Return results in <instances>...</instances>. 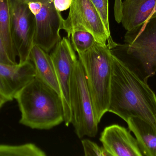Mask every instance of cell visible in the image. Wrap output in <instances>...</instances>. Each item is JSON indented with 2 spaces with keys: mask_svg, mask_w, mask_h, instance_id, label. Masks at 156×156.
Returning <instances> with one entry per match:
<instances>
[{
  "mask_svg": "<svg viewBox=\"0 0 156 156\" xmlns=\"http://www.w3.org/2000/svg\"><path fill=\"white\" fill-rule=\"evenodd\" d=\"M155 13L156 0H125L121 23L126 31H130L143 24Z\"/></svg>",
  "mask_w": 156,
  "mask_h": 156,
  "instance_id": "7c38bea8",
  "label": "cell"
},
{
  "mask_svg": "<svg viewBox=\"0 0 156 156\" xmlns=\"http://www.w3.org/2000/svg\"><path fill=\"white\" fill-rule=\"evenodd\" d=\"M0 35L12 61L16 64L17 53L11 36L9 0H0Z\"/></svg>",
  "mask_w": 156,
  "mask_h": 156,
  "instance_id": "9a60e30c",
  "label": "cell"
},
{
  "mask_svg": "<svg viewBox=\"0 0 156 156\" xmlns=\"http://www.w3.org/2000/svg\"><path fill=\"white\" fill-rule=\"evenodd\" d=\"M101 17L107 34L112 38L109 21V3L108 0H90Z\"/></svg>",
  "mask_w": 156,
  "mask_h": 156,
  "instance_id": "ac0fdd59",
  "label": "cell"
},
{
  "mask_svg": "<svg viewBox=\"0 0 156 156\" xmlns=\"http://www.w3.org/2000/svg\"><path fill=\"white\" fill-rule=\"evenodd\" d=\"M126 123L135 136L143 156H156V128L137 117H132Z\"/></svg>",
  "mask_w": 156,
  "mask_h": 156,
  "instance_id": "5bb4252c",
  "label": "cell"
},
{
  "mask_svg": "<svg viewBox=\"0 0 156 156\" xmlns=\"http://www.w3.org/2000/svg\"><path fill=\"white\" fill-rule=\"evenodd\" d=\"M0 62L9 65H17L15 64L9 56L5 46L2 39L0 35Z\"/></svg>",
  "mask_w": 156,
  "mask_h": 156,
  "instance_id": "ffe728a7",
  "label": "cell"
},
{
  "mask_svg": "<svg viewBox=\"0 0 156 156\" xmlns=\"http://www.w3.org/2000/svg\"><path fill=\"white\" fill-rule=\"evenodd\" d=\"M71 123L79 138L94 137L98 133L99 124L94 116L90 93L83 67L78 60L74 68L70 87Z\"/></svg>",
  "mask_w": 156,
  "mask_h": 156,
  "instance_id": "5b68a950",
  "label": "cell"
},
{
  "mask_svg": "<svg viewBox=\"0 0 156 156\" xmlns=\"http://www.w3.org/2000/svg\"><path fill=\"white\" fill-rule=\"evenodd\" d=\"M84 155L86 156H111L103 147H100L89 139L81 141Z\"/></svg>",
  "mask_w": 156,
  "mask_h": 156,
  "instance_id": "d6986e66",
  "label": "cell"
},
{
  "mask_svg": "<svg viewBox=\"0 0 156 156\" xmlns=\"http://www.w3.org/2000/svg\"><path fill=\"white\" fill-rule=\"evenodd\" d=\"M62 29L70 38L71 33L84 30L92 34L97 42L107 45L111 49L118 44L110 38L102 21L90 0H72L68 16L63 22Z\"/></svg>",
  "mask_w": 156,
  "mask_h": 156,
  "instance_id": "ba28073f",
  "label": "cell"
},
{
  "mask_svg": "<svg viewBox=\"0 0 156 156\" xmlns=\"http://www.w3.org/2000/svg\"><path fill=\"white\" fill-rule=\"evenodd\" d=\"M122 0L115 1L114 16L115 20L118 24L122 22Z\"/></svg>",
  "mask_w": 156,
  "mask_h": 156,
  "instance_id": "7402d4cb",
  "label": "cell"
},
{
  "mask_svg": "<svg viewBox=\"0 0 156 156\" xmlns=\"http://www.w3.org/2000/svg\"><path fill=\"white\" fill-rule=\"evenodd\" d=\"M100 140L111 156H143L136 139L130 131L118 125L105 128Z\"/></svg>",
  "mask_w": 156,
  "mask_h": 156,
  "instance_id": "8fae6325",
  "label": "cell"
},
{
  "mask_svg": "<svg viewBox=\"0 0 156 156\" xmlns=\"http://www.w3.org/2000/svg\"><path fill=\"white\" fill-rule=\"evenodd\" d=\"M50 54L59 85L66 126L71 123L70 87L72 74L78 59L69 38L64 37L55 46Z\"/></svg>",
  "mask_w": 156,
  "mask_h": 156,
  "instance_id": "9c48e42d",
  "label": "cell"
},
{
  "mask_svg": "<svg viewBox=\"0 0 156 156\" xmlns=\"http://www.w3.org/2000/svg\"><path fill=\"white\" fill-rule=\"evenodd\" d=\"M27 4L36 21L34 45L48 52L61 39L64 18L54 5V0H22Z\"/></svg>",
  "mask_w": 156,
  "mask_h": 156,
  "instance_id": "8992f818",
  "label": "cell"
},
{
  "mask_svg": "<svg viewBox=\"0 0 156 156\" xmlns=\"http://www.w3.org/2000/svg\"><path fill=\"white\" fill-rule=\"evenodd\" d=\"M78 54L86 76L94 116L99 124L108 112L113 53L107 45L96 41L90 49Z\"/></svg>",
  "mask_w": 156,
  "mask_h": 156,
  "instance_id": "277c9868",
  "label": "cell"
},
{
  "mask_svg": "<svg viewBox=\"0 0 156 156\" xmlns=\"http://www.w3.org/2000/svg\"><path fill=\"white\" fill-rule=\"evenodd\" d=\"M35 78L34 66L30 60L17 65L0 62V93L11 101Z\"/></svg>",
  "mask_w": 156,
  "mask_h": 156,
  "instance_id": "30bf717a",
  "label": "cell"
},
{
  "mask_svg": "<svg viewBox=\"0 0 156 156\" xmlns=\"http://www.w3.org/2000/svg\"><path fill=\"white\" fill-rule=\"evenodd\" d=\"M9 101L10 100L8 98L0 93V109L6 103Z\"/></svg>",
  "mask_w": 156,
  "mask_h": 156,
  "instance_id": "603a6c76",
  "label": "cell"
},
{
  "mask_svg": "<svg viewBox=\"0 0 156 156\" xmlns=\"http://www.w3.org/2000/svg\"><path fill=\"white\" fill-rule=\"evenodd\" d=\"M29 60L34 66L35 78L60 95L59 85L50 55L40 47L34 45L31 50Z\"/></svg>",
  "mask_w": 156,
  "mask_h": 156,
  "instance_id": "4fadbf2b",
  "label": "cell"
},
{
  "mask_svg": "<svg viewBox=\"0 0 156 156\" xmlns=\"http://www.w3.org/2000/svg\"><path fill=\"white\" fill-rule=\"evenodd\" d=\"M9 1L11 36L19 59L18 64H23L30 60L34 45L36 21L27 4L22 0Z\"/></svg>",
  "mask_w": 156,
  "mask_h": 156,
  "instance_id": "52a82bcc",
  "label": "cell"
},
{
  "mask_svg": "<svg viewBox=\"0 0 156 156\" xmlns=\"http://www.w3.org/2000/svg\"><path fill=\"white\" fill-rule=\"evenodd\" d=\"M124 42L112 49L116 51L113 53L147 82L156 72V13L140 26L127 31Z\"/></svg>",
  "mask_w": 156,
  "mask_h": 156,
  "instance_id": "3957f363",
  "label": "cell"
},
{
  "mask_svg": "<svg viewBox=\"0 0 156 156\" xmlns=\"http://www.w3.org/2000/svg\"><path fill=\"white\" fill-rule=\"evenodd\" d=\"M72 0H54L56 9L59 12H63L69 9L72 4Z\"/></svg>",
  "mask_w": 156,
  "mask_h": 156,
  "instance_id": "44dd1931",
  "label": "cell"
},
{
  "mask_svg": "<svg viewBox=\"0 0 156 156\" xmlns=\"http://www.w3.org/2000/svg\"><path fill=\"white\" fill-rule=\"evenodd\" d=\"M108 112L126 122L137 117L156 128L155 93L114 54Z\"/></svg>",
  "mask_w": 156,
  "mask_h": 156,
  "instance_id": "6da1fadb",
  "label": "cell"
},
{
  "mask_svg": "<svg viewBox=\"0 0 156 156\" xmlns=\"http://www.w3.org/2000/svg\"><path fill=\"white\" fill-rule=\"evenodd\" d=\"M70 36L73 48L77 53L87 51L96 41L92 34L84 30L74 31Z\"/></svg>",
  "mask_w": 156,
  "mask_h": 156,
  "instance_id": "e0dca14e",
  "label": "cell"
},
{
  "mask_svg": "<svg viewBox=\"0 0 156 156\" xmlns=\"http://www.w3.org/2000/svg\"><path fill=\"white\" fill-rule=\"evenodd\" d=\"M46 154L33 143L20 145L0 144V156H46Z\"/></svg>",
  "mask_w": 156,
  "mask_h": 156,
  "instance_id": "2e32d148",
  "label": "cell"
},
{
  "mask_svg": "<svg viewBox=\"0 0 156 156\" xmlns=\"http://www.w3.org/2000/svg\"><path fill=\"white\" fill-rule=\"evenodd\" d=\"M21 112L20 124L33 129L49 130L64 122L60 94L36 78L15 97Z\"/></svg>",
  "mask_w": 156,
  "mask_h": 156,
  "instance_id": "7a4b0ae2",
  "label": "cell"
}]
</instances>
